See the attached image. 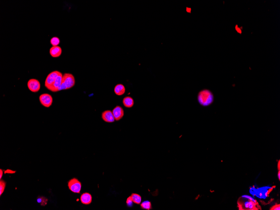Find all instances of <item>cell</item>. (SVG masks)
<instances>
[{
  "instance_id": "1",
  "label": "cell",
  "mask_w": 280,
  "mask_h": 210,
  "mask_svg": "<svg viewBox=\"0 0 280 210\" xmlns=\"http://www.w3.org/2000/svg\"><path fill=\"white\" fill-rule=\"evenodd\" d=\"M197 99L200 105L206 107L212 105L214 100V97L210 90L204 89L198 93Z\"/></svg>"
},
{
  "instance_id": "2",
  "label": "cell",
  "mask_w": 280,
  "mask_h": 210,
  "mask_svg": "<svg viewBox=\"0 0 280 210\" xmlns=\"http://www.w3.org/2000/svg\"><path fill=\"white\" fill-rule=\"evenodd\" d=\"M75 79L73 74L65 73L63 75L62 83L61 85L62 90L71 89L75 84Z\"/></svg>"
},
{
  "instance_id": "3",
  "label": "cell",
  "mask_w": 280,
  "mask_h": 210,
  "mask_svg": "<svg viewBox=\"0 0 280 210\" xmlns=\"http://www.w3.org/2000/svg\"><path fill=\"white\" fill-rule=\"evenodd\" d=\"M61 73L60 71L56 70V71H52L51 73H49L46 77V81H45V86L46 88L49 90L51 89L52 86L54 84L56 79L59 75Z\"/></svg>"
},
{
  "instance_id": "4",
  "label": "cell",
  "mask_w": 280,
  "mask_h": 210,
  "mask_svg": "<svg viewBox=\"0 0 280 210\" xmlns=\"http://www.w3.org/2000/svg\"><path fill=\"white\" fill-rule=\"evenodd\" d=\"M69 189L74 193H80L81 188V184L80 181L76 178H73L68 182Z\"/></svg>"
},
{
  "instance_id": "5",
  "label": "cell",
  "mask_w": 280,
  "mask_h": 210,
  "mask_svg": "<svg viewBox=\"0 0 280 210\" xmlns=\"http://www.w3.org/2000/svg\"><path fill=\"white\" fill-rule=\"evenodd\" d=\"M39 100L42 105L46 107H49L52 105L53 98L51 95L48 94H43L39 97Z\"/></svg>"
},
{
  "instance_id": "6",
  "label": "cell",
  "mask_w": 280,
  "mask_h": 210,
  "mask_svg": "<svg viewBox=\"0 0 280 210\" xmlns=\"http://www.w3.org/2000/svg\"><path fill=\"white\" fill-rule=\"evenodd\" d=\"M28 89L31 92L36 93L40 91L41 85L40 81L34 78L29 79L27 83Z\"/></svg>"
},
{
  "instance_id": "7",
  "label": "cell",
  "mask_w": 280,
  "mask_h": 210,
  "mask_svg": "<svg viewBox=\"0 0 280 210\" xmlns=\"http://www.w3.org/2000/svg\"><path fill=\"white\" fill-rule=\"evenodd\" d=\"M242 199L241 201V206L242 207V210H254L255 208L256 204H255L254 202L250 201L249 199H246V198H243L241 197Z\"/></svg>"
},
{
  "instance_id": "8",
  "label": "cell",
  "mask_w": 280,
  "mask_h": 210,
  "mask_svg": "<svg viewBox=\"0 0 280 210\" xmlns=\"http://www.w3.org/2000/svg\"><path fill=\"white\" fill-rule=\"evenodd\" d=\"M112 112L116 121H119L123 117L124 115V112L123 108L119 106L115 107L112 111Z\"/></svg>"
},
{
  "instance_id": "9",
  "label": "cell",
  "mask_w": 280,
  "mask_h": 210,
  "mask_svg": "<svg viewBox=\"0 0 280 210\" xmlns=\"http://www.w3.org/2000/svg\"><path fill=\"white\" fill-rule=\"evenodd\" d=\"M102 117L104 121L108 123L114 122L115 120L113 112L109 110L105 111L102 113Z\"/></svg>"
},
{
  "instance_id": "10",
  "label": "cell",
  "mask_w": 280,
  "mask_h": 210,
  "mask_svg": "<svg viewBox=\"0 0 280 210\" xmlns=\"http://www.w3.org/2000/svg\"><path fill=\"white\" fill-rule=\"evenodd\" d=\"M63 75L62 73H61L59 75L56 79L54 84L52 86L51 89H50V91L53 92H58V89L62 83Z\"/></svg>"
},
{
  "instance_id": "11",
  "label": "cell",
  "mask_w": 280,
  "mask_h": 210,
  "mask_svg": "<svg viewBox=\"0 0 280 210\" xmlns=\"http://www.w3.org/2000/svg\"><path fill=\"white\" fill-rule=\"evenodd\" d=\"M62 53L61 48L58 46H53L50 50V55L53 58L59 57L61 55Z\"/></svg>"
},
{
  "instance_id": "12",
  "label": "cell",
  "mask_w": 280,
  "mask_h": 210,
  "mask_svg": "<svg viewBox=\"0 0 280 210\" xmlns=\"http://www.w3.org/2000/svg\"><path fill=\"white\" fill-rule=\"evenodd\" d=\"M81 201L84 205L90 204L92 201V196L88 193H83L80 198Z\"/></svg>"
},
{
  "instance_id": "13",
  "label": "cell",
  "mask_w": 280,
  "mask_h": 210,
  "mask_svg": "<svg viewBox=\"0 0 280 210\" xmlns=\"http://www.w3.org/2000/svg\"><path fill=\"white\" fill-rule=\"evenodd\" d=\"M115 94L118 96H122L125 92V88L123 84H118L116 85L114 88Z\"/></svg>"
},
{
  "instance_id": "14",
  "label": "cell",
  "mask_w": 280,
  "mask_h": 210,
  "mask_svg": "<svg viewBox=\"0 0 280 210\" xmlns=\"http://www.w3.org/2000/svg\"><path fill=\"white\" fill-rule=\"evenodd\" d=\"M124 106L127 108H131L134 104V100L130 97H126L123 100Z\"/></svg>"
},
{
  "instance_id": "15",
  "label": "cell",
  "mask_w": 280,
  "mask_h": 210,
  "mask_svg": "<svg viewBox=\"0 0 280 210\" xmlns=\"http://www.w3.org/2000/svg\"><path fill=\"white\" fill-rule=\"evenodd\" d=\"M131 198L132 199L133 201L135 204H140L141 202V197L140 195L136 193H132L131 195Z\"/></svg>"
},
{
  "instance_id": "16",
  "label": "cell",
  "mask_w": 280,
  "mask_h": 210,
  "mask_svg": "<svg viewBox=\"0 0 280 210\" xmlns=\"http://www.w3.org/2000/svg\"><path fill=\"white\" fill-rule=\"evenodd\" d=\"M140 207L142 209L145 210H149L152 209V205L151 202L149 201H146L141 203Z\"/></svg>"
},
{
  "instance_id": "17",
  "label": "cell",
  "mask_w": 280,
  "mask_h": 210,
  "mask_svg": "<svg viewBox=\"0 0 280 210\" xmlns=\"http://www.w3.org/2000/svg\"><path fill=\"white\" fill-rule=\"evenodd\" d=\"M37 203L40 204L41 206H45L47 204L48 199L43 197H39L37 199Z\"/></svg>"
},
{
  "instance_id": "18",
  "label": "cell",
  "mask_w": 280,
  "mask_h": 210,
  "mask_svg": "<svg viewBox=\"0 0 280 210\" xmlns=\"http://www.w3.org/2000/svg\"><path fill=\"white\" fill-rule=\"evenodd\" d=\"M60 43V40L58 37H55L52 38L51 40V44L53 46H57Z\"/></svg>"
},
{
  "instance_id": "19",
  "label": "cell",
  "mask_w": 280,
  "mask_h": 210,
  "mask_svg": "<svg viewBox=\"0 0 280 210\" xmlns=\"http://www.w3.org/2000/svg\"><path fill=\"white\" fill-rule=\"evenodd\" d=\"M6 186L5 182L4 181V180H1L0 181V196H1Z\"/></svg>"
},
{
  "instance_id": "20",
  "label": "cell",
  "mask_w": 280,
  "mask_h": 210,
  "mask_svg": "<svg viewBox=\"0 0 280 210\" xmlns=\"http://www.w3.org/2000/svg\"><path fill=\"white\" fill-rule=\"evenodd\" d=\"M133 201L132 199L131 198V196L129 197L126 201V204L129 207H131L133 206Z\"/></svg>"
},
{
  "instance_id": "21",
  "label": "cell",
  "mask_w": 280,
  "mask_h": 210,
  "mask_svg": "<svg viewBox=\"0 0 280 210\" xmlns=\"http://www.w3.org/2000/svg\"><path fill=\"white\" fill-rule=\"evenodd\" d=\"M242 197H243V198H246V199H249V200H250V201H252L254 202L255 204H257V202L256 200L255 199H254V198H252V197H251V196H248V195H243V196H242Z\"/></svg>"
},
{
  "instance_id": "22",
  "label": "cell",
  "mask_w": 280,
  "mask_h": 210,
  "mask_svg": "<svg viewBox=\"0 0 280 210\" xmlns=\"http://www.w3.org/2000/svg\"><path fill=\"white\" fill-rule=\"evenodd\" d=\"M256 192H257V188H255V187H252L249 189V193L254 197L256 194Z\"/></svg>"
},
{
  "instance_id": "23",
  "label": "cell",
  "mask_w": 280,
  "mask_h": 210,
  "mask_svg": "<svg viewBox=\"0 0 280 210\" xmlns=\"http://www.w3.org/2000/svg\"><path fill=\"white\" fill-rule=\"evenodd\" d=\"M235 29L236 31L238 32V33H239V34H241L242 33V29H241L240 27H239V26L237 25H236L235 27Z\"/></svg>"
},
{
  "instance_id": "24",
  "label": "cell",
  "mask_w": 280,
  "mask_h": 210,
  "mask_svg": "<svg viewBox=\"0 0 280 210\" xmlns=\"http://www.w3.org/2000/svg\"><path fill=\"white\" fill-rule=\"evenodd\" d=\"M271 210H280V205H276V206H274V207L272 208Z\"/></svg>"
},
{
  "instance_id": "25",
  "label": "cell",
  "mask_w": 280,
  "mask_h": 210,
  "mask_svg": "<svg viewBox=\"0 0 280 210\" xmlns=\"http://www.w3.org/2000/svg\"><path fill=\"white\" fill-rule=\"evenodd\" d=\"M3 174V171L1 169H0V179H1Z\"/></svg>"
},
{
  "instance_id": "26",
  "label": "cell",
  "mask_w": 280,
  "mask_h": 210,
  "mask_svg": "<svg viewBox=\"0 0 280 210\" xmlns=\"http://www.w3.org/2000/svg\"><path fill=\"white\" fill-rule=\"evenodd\" d=\"M278 177L279 178V180L280 179V170L279 171V172L278 173Z\"/></svg>"
}]
</instances>
